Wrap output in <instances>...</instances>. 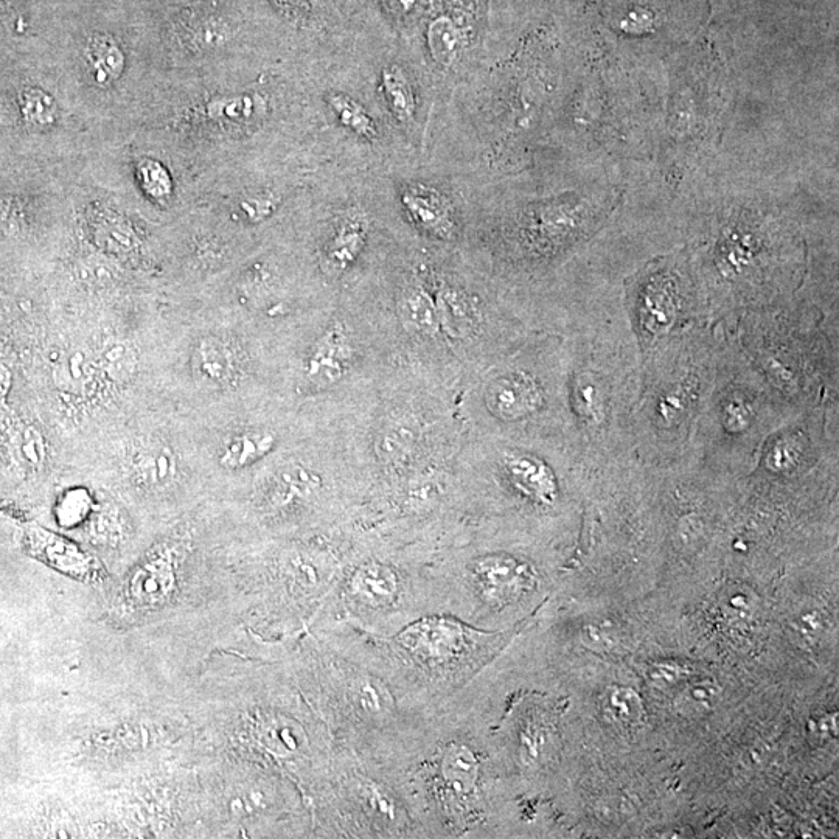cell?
Listing matches in <instances>:
<instances>
[{
	"label": "cell",
	"mask_w": 839,
	"mask_h": 839,
	"mask_svg": "<svg viewBox=\"0 0 839 839\" xmlns=\"http://www.w3.org/2000/svg\"><path fill=\"white\" fill-rule=\"evenodd\" d=\"M364 246V230L359 226H347L331 241L328 249V265L333 271H344L358 257Z\"/></svg>",
	"instance_id": "obj_19"
},
{
	"label": "cell",
	"mask_w": 839,
	"mask_h": 839,
	"mask_svg": "<svg viewBox=\"0 0 839 839\" xmlns=\"http://www.w3.org/2000/svg\"><path fill=\"white\" fill-rule=\"evenodd\" d=\"M89 507V498L84 491H72L64 499L60 507V518L67 521L66 524H74V521L83 518Z\"/></svg>",
	"instance_id": "obj_24"
},
{
	"label": "cell",
	"mask_w": 839,
	"mask_h": 839,
	"mask_svg": "<svg viewBox=\"0 0 839 839\" xmlns=\"http://www.w3.org/2000/svg\"><path fill=\"white\" fill-rule=\"evenodd\" d=\"M384 2L390 7H394L395 11H400V13H408L414 5V0H384Z\"/></svg>",
	"instance_id": "obj_28"
},
{
	"label": "cell",
	"mask_w": 839,
	"mask_h": 839,
	"mask_svg": "<svg viewBox=\"0 0 839 839\" xmlns=\"http://www.w3.org/2000/svg\"><path fill=\"white\" fill-rule=\"evenodd\" d=\"M27 543L32 554L66 574L88 578L95 572V561L86 552L47 530L32 527L27 532Z\"/></svg>",
	"instance_id": "obj_3"
},
{
	"label": "cell",
	"mask_w": 839,
	"mask_h": 839,
	"mask_svg": "<svg viewBox=\"0 0 839 839\" xmlns=\"http://www.w3.org/2000/svg\"><path fill=\"white\" fill-rule=\"evenodd\" d=\"M11 387V373L5 364L0 363V400L7 398Z\"/></svg>",
	"instance_id": "obj_27"
},
{
	"label": "cell",
	"mask_w": 839,
	"mask_h": 839,
	"mask_svg": "<svg viewBox=\"0 0 839 839\" xmlns=\"http://www.w3.org/2000/svg\"><path fill=\"white\" fill-rule=\"evenodd\" d=\"M98 364L83 350L67 352L58 359L55 381L69 395H86L91 392L97 378Z\"/></svg>",
	"instance_id": "obj_11"
},
{
	"label": "cell",
	"mask_w": 839,
	"mask_h": 839,
	"mask_svg": "<svg viewBox=\"0 0 839 839\" xmlns=\"http://www.w3.org/2000/svg\"><path fill=\"white\" fill-rule=\"evenodd\" d=\"M476 572L491 591H504L523 580V566L512 558H485L477 563Z\"/></svg>",
	"instance_id": "obj_18"
},
{
	"label": "cell",
	"mask_w": 839,
	"mask_h": 839,
	"mask_svg": "<svg viewBox=\"0 0 839 839\" xmlns=\"http://www.w3.org/2000/svg\"><path fill=\"white\" fill-rule=\"evenodd\" d=\"M220 112H224L232 120H248L257 114V98L240 97L220 103Z\"/></svg>",
	"instance_id": "obj_25"
},
{
	"label": "cell",
	"mask_w": 839,
	"mask_h": 839,
	"mask_svg": "<svg viewBox=\"0 0 839 839\" xmlns=\"http://www.w3.org/2000/svg\"><path fill=\"white\" fill-rule=\"evenodd\" d=\"M440 330L453 339H467L477 327V311L470 296L457 288L440 289L436 296Z\"/></svg>",
	"instance_id": "obj_4"
},
{
	"label": "cell",
	"mask_w": 839,
	"mask_h": 839,
	"mask_svg": "<svg viewBox=\"0 0 839 839\" xmlns=\"http://www.w3.org/2000/svg\"><path fill=\"white\" fill-rule=\"evenodd\" d=\"M540 390L526 375L502 376L487 390V404L496 417L516 420L535 412L540 406Z\"/></svg>",
	"instance_id": "obj_2"
},
{
	"label": "cell",
	"mask_w": 839,
	"mask_h": 839,
	"mask_svg": "<svg viewBox=\"0 0 839 839\" xmlns=\"http://www.w3.org/2000/svg\"><path fill=\"white\" fill-rule=\"evenodd\" d=\"M428 47L432 60L439 66L451 67L459 60L462 36L450 18L442 16L431 22L428 28Z\"/></svg>",
	"instance_id": "obj_13"
},
{
	"label": "cell",
	"mask_w": 839,
	"mask_h": 839,
	"mask_svg": "<svg viewBox=\"0 0 839 839\" xmlns=\"http://www.w3.org/2000/svg\"><path fill=\"white\" fill-rule=\"evenodd\" d=\"M192 366L202 381L216 386L230 383L237 372L234 352L226 342L213 336L201 339L196 345Z\"/></svg>",
	"instance_id": "obj_6"
},
{
	"label": "cell",
	"mask_w": 839,
	"mask_h": 839,
	"mask_svg": "<svg viewBox=\"0 0 839 839\" xmlns=\"http://www.w3.org/2000/svg\"><path fill=\"white\" fill-rule=\"evenodd\" d=\"M398 316L406 330L422 336H436L440 331L436 297L423 286L412 285L398 297Z\"/></svg>",
	"instance_id": "obj_5"
},
{
	"label": "cell",
	"mask_w": 839,
	"mask_h": 839,
	"mask_svg": "<svg viewBox=\"0 0 839 839\" xmlns=\"http://www.w3.org/2000/svg\"><path fill=\"white\" fill-rule=\"evenodd\" d=\"M383 89L387 103L400 122L408 123L414 119L415 100L411 84L400 67H387L383 72Z\"/></svg>",
	"instance_id": "obj_15"
},
{
	"label": "cell",
	"mask_w": 839,
	"mask_h": 839,
	"mask_svg": "<svg viewBox=\"0 0 839 839\" xmlns=\"http://www.w3.org/2000/svg\"><path fill=\"white\" fill-rule=\"evenodd\" d=\"M11 454L27 468H39L46 460V442L35 426L19 425L10 439Z\"/></svg>",
	"instance_id": "obj_17"
},
{
	"label": "cell",
	"mask_w": 839,
	"mask_h": 839,
	"mask_svg": "<svg viewBox=\"0 0 839 839\" xmlns=\"http://www.w3.org/2000/svg\"><path fill=\"white\" fill-rule=\"evenodd\" d=\"M328 101H330L331 109L338 115L342 125L352 129L359 136L367 137V139H373L376 136V126L372 117L355 100L345 97V95L333 94L330 95Z\"/></svg>",
	"instance_id": "obj_20"
},
{
	"label": "cell",
	"mask_w": 839,
	"mask_h": 839,
	"mask_svg": "<svg viewBox=\"0 0 839 839\" xmlns=\"http://www.w3.org/2000/svg\"><path fill=\"white\" fill-rule=\"evenodd\" d=\"M98 369L103 370L114 383H126L137 370V355L126 342H109L98 355Z\"/></svg>",
	"instance_id": "obj_16"
},
{
	"label": "cell",
	"mask_w": 839,
	"mask_h": 839,
	"mask_svg": "<svg viewBox=\"0 0 839 839\" xmlns=\"http://www.w3.org/2000/svg\"><path fill=\"white\" fill-rule=\"evenodd\" d=\"M418 431L408 418H397L381 431L376 451L386 464H403L411 459L417 446Z\"/></svg>",
	"instance_id": "obj_12"
},
{
	"label": "cell",
	"mask_w": 839,
	"mask_h": 839,
	"mask_svg": "<svg viewBox=\"0 0 839 839\" xmlns=\"http://www.w3.org/2000/svg\"><path fill=\"white\" fill-rule=\"evenodd\" d=\"M276 436L271 431H246L227 440L220 454V464L227 470L249 467L268 456L276 448Z\"/></svg>",
	"instance_id": "obj_9"
},
{
	"label": "cell",
	"mask_w": 839,
	"mask_h": 839,
	"mask_svg": "<svg viewBox=\"0 0 839 839\" xmlns=\"http://www.w3.org/2000/svg\"><path fill=\"white\" fill-rule=\"evenodd\" d=\"M505 468L516 487L530 498L540 502H551L554 499L557 491L554 476L540 460L524 454H509L505 456Z\"/></svg>",
	"instance_id": "obj_7"
},
{
	"label": "cell",
	"mask_w": 839,
	"mask_h": 839,
	"mask_svg": "<svg viewBox=\"0 0 839 839\" xmlns=\"http://www.w3.org/2000/svg\"><path fill=\"white\" fill-rule=\"evenodd\" d=\"M25 119L33 125L46 126L53 122L56 114L52 98L41 91H25L21 98Z\"/></svg>",
	"instance_id": "obj_22"
},
{
	"label": "cell",
	"mask_w": 839,
	"mask_h": 839,
	"mask_svg": "<svg viewBox=\"0 0 839 839\" xmlns=\"http://www.w3.org/2000/svg\"><path fill=\"white\" fill-rule=\"evenodd\" d=\"M684 704L692 709H707L717 700L718 690L712 684L709 686H695L684 695Z\"/></svg>",
	"instance_id": "obj_26"
},
{
	"label": "cell",
	"mask_w": 839,
	"mask_h": 839,
	"mask_svg": "<svg viewBox=\"0 0 839 839\" xmlns=\"http://www.w3.org/2000/svg\"><path fill=\"white\" fill-rule=\"evenodd\" d=\"M605 712L617 725L634 726L642 717L641 700L633 690L616 689L606 695Z\"/></svg>",
	"instance_id": "obj_21"
},
{
	"label": "cell",
	"mask_w": 839,
	"mask_h": 839,
	"mask_svg": "<svg viewBox=\"0 0 839 839\" xmlns=\"http://www.w3.org/2000/svg\"><path fill=\"white\" fill-rule=\"evenodd\" d=\"M353 361V342L347 327L333 324L308 353L303 375L317 389L333 386L344 378Z\"/></svg>",
	"instance_id": "obj_1"
},
{
	"label": "cell",
	"mask_w": 839,
	"mask_h": 839,
	"mask_svg": "<svg viewBox=\"0 0 839 839\" xmlns=\"http://www.w3.org/2000/svg\"><path fill=\"white\" fill-rule=\"evenodd\" d=\"M140 175L143 179V187L156 198L167 196L170 193V178L167 171L156 164V162L145 161L140 164Z\"/></svg>",
	"instance_id": "obj_23"
},
{
	"label": "cell",
	"mask_w": 839,
	"mask_h": 839,
	"mask_svg": "<svg viewBox=\"0 0 839 839\" xmlns=\"http://www.w3.org/2000/svg\"><path fill=\"white\" fill-rule=\"evenodd\" d=\"M403 204L412 220L423 230H428L429 234L443 240L454 237V224L450 212L436 196L423 192H406L403 195Z\"/></svg>",
	"instance_id": "obj_10"
},
{
	"label": "cell",
	"mask_w": 839,
	"mask_h": 839,
	"mask_svg": "<svg viewBox=\"0 0 839 839\" xmlns=\"http://www.w3.org/2000/svg\"><path fill=\"white\" fill-rule=\"evenodd\" d=\"M131 473L143 487H161L175 479L178 459L170 446H145L131 459Z\"/></svg>",
	"instance_id": "obj_8"
},
{
	"label": "cell",
	"mask_w": 839,
	"mask_h": 839,
	"mask_svg": "<svg viewBox=\"0 0 839 839\" xmlns=\"http://www.w3.org/2000/svg\"><path fill=\"white\" fill-rule=\"evenodd\" d=\"M89 61L98 83H111L119 78L125 66L122 50L108 36H95L91 39Z\"/></svg>",
	"instance_id": "obj_14"
}]
</instances>
